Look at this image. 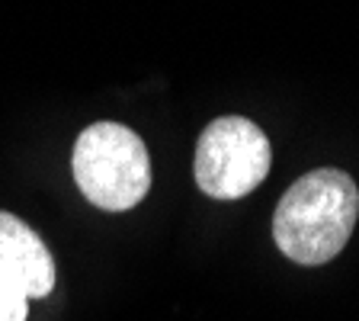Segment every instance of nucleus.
<instances>
[{"label": "nucleus", "instance_id": "nucleus-3", "mask_svg": "<svg viewBox=\"0 0 359 321\" xmlns=\"http://www.w3.org/2000/svg\"><path fill=\"white\" fill-rule=\"evenodd\" d=\"M269 138L244 116H222L209 122L196 145V183L212 199H241L254 193L269 173Z\"/></svg>", "mask_w": 359, "mask_h": 321}, {"label": "nucleus", "instance_id": "nucleus-1", "mask_svg": "<svg viewBox=\"0 0 359 321\" xmlns=\"http://www.w3.org/2000/svg\"><path fill=\"white\" fill-rule=\"evenodd\" d=\"M359 218V187L350 173L318 167L285 190L273 216V241L289 261L321 267L346 247Z\"/></svg>", "mask_w": 359, "mask_h": 321}, {"label": "nucleus", "instance_id": "nucleus-2", "mask_svg": "<svg viewBox=\"0 0 359 321\" xmlns=\"http://www.w3.org/2000/svg\"><path fill=\"white\" fill-rule=\"evenodd\" d=\"M74 180L87 202L106 212H126L148 196L151 157L142 135L122 122H93L74 142Z\"/></svg>", "mask_w": 359, "mask_h": 321}, {"label": "nucleus", "instance_id": "nucleus-5", "mask_svg": "<svg viewBox=\"0 0 359 321\" xmlns=\"http://www.w3.org/2000/svg\"><path fill=\"white\" fill-rule=\"evenodd\" d=\"M26 315H29L26 292L0 270V321H26Z\"/></svg>", "mask_w": 359, "mask_h": 321}, {"label": "nucleus", "instance_id": "nucleus-4", "mask_svg": "<svg viewBox=\"0 0 359 321\" xmlns=\"http://www.w3.org/2000/svg\"><path fill=\"white\" fill-rule=\"evenodd\" d=\"M0 270L26 292V299H42L55 286V257L36 228L0 212Z\"/></svg>", "mask_w": 359, "mask_h": 321}]
</instances>
